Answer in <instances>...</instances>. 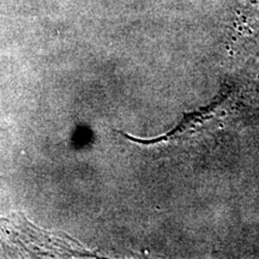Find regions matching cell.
<instances>
[{"label": "cell", "mask_w": 259, "mask_h": 259, "mask_svg": "<svg viewBox=\"0 0 259 259\" xmlns=\"http://www.w3.org/2000/svg\"><path fill=\"white\" fill-rule=\"evenodd\" d=\"M227 100V95H220L213 100L212 103H210L209 106L204 107L198 111L190 113L184 116V119L179 124L176 126V128L173 131L168 132V134L161 136L157 138H151V139H139L132 136H128L127 134H121L124 137L128 138L130 141L135 142V143L142 144V145H149V144H158V143H167V142H173L177 139H180L185 136L193 135L197 130L203 127L206 122H209L211 119L218 114L219 109L222 108Z\"/></svg>", "instance_id": "1"}]
</instances>
